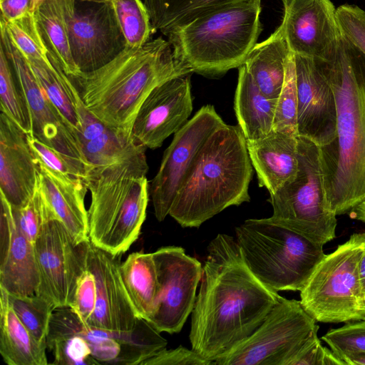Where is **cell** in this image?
Here are the masks:
<instances>
[{
    "mask_svg": "<svg viewBox=\"0 0 365 365\" xmlns=\"http://www.w3.org/2000/svg\"><path fill=\"white\" fill-rule=\"evenodd\" d=\"M70 88L81 124L78 138L92 167L106 166L145 155V148L108 126L86 107L71 80Z\"/></svg>",
    "mask_w": 365,
    "mask_h": 365,
    "instance_id": "cell-23",
    "label": "cell"
},
{
    "mask_svg": "<svg viewBox=\"0 0 365 365\" xmlns=\"http://www.w3.org/2000/svg\"><path fill=\"white\" fill-rule=\"evenodd\" d=\"M1 45L11 62L18 84L26 101L32 124V135L67 158L86 178L92 166L81 144L38 83L21 53L1 30Z\"/></svg>",
    "mask_w": 365,
    "mask_h": 365,
    "instance_id": "cell-14",
    "label": "cell"
},
{
    "mask_svg": "<svg viewBox=\"0 0 365 365\" xmlns=\"http://www.w3.org/2000/svg\"><path fill=\"white\" fill-rule=\"evenodd\" d=\"M300 301L282 297L244 341L217 358V365H288L319 326Z\"/></svg>",
    "mask_w": 365,
    "mask_h": 365,
    "instance_id": "cell-10",
    "label": "cell"
},
{
    "mask_svg": "<svg viewBox=\"0 0 365 365\" xmlns=\"http://www.w3.org/2000/svg\"><path fill=\"white\" fill-rule=\"evenodd\" d=\"M235 234L248 268L277 292L301 291L325 256L322 245L269 218L247 220Z\"/></svg>",
    "mask_w": 365,
    "mask_h": 365,
    "instance_id": "cell-7",
    "label": "cell"
},
{
    "mask_svg": "<svg viewBox=\"0 0 365 365\" xmlns=\"http://www.w3.org/2000/svg\"><path fill=\"white\" fill-rule=\"evenodd\" d=\"M245 0H143L154 31L173 30L222 7Z\"/></svg>",
    "mask_w": 365,
    "mask_h": 365,
    "instance_id": "cell-31",
    "label": "cell"
},
{
    "mask_svg": "<svg viewBox=\"0 0 365 365\" xmlns=\"http://www.w3.org/2000/svg\"><path fill=\"white\" fill-rule=\"evenodd\" d=\"M359 274L362 288L365 294V243L359 263Z\"/></svg>",
    "mask_w": 365,
    "mask_h": 365,
    "instance_id": "cell-49",
    "label": "cell"
},
{
    "mask_svg": "<svg viewBox=\"0 0 365 365\" xmlns=\"http://www.w3.org/2000/svg\"><path fill=\"white\" fill-rule=\"evenodd\" d=\"M224 124L214 106L206 105L175 133L149 185L158 221L169 215L178 191L207 138Z\"/></svg>",
    "mask_w": 365,
    "mask_h": 365,
    "instance_id": "cell-15",
    "label": "cell"
},
{
    "mask_svg": "<svg viewBox=\"0 0 365 365\" xmlns=\"http://www.w3.org/2000/svg\"><path fill=\"white\" fill-rule=\"evenodd\" d=\"M88 241L76 244L63 224L53 218L43 225L34 243L39 273L36 294L55 309L69 307L73 302L78 278L86 269Z\"/></svg>",
    "mask_w": 365,
    "mask_h": 365,
    "instance_id": "cell-13",
    "label": "cell"
},
{
    "mask_svg": "<svg viewBox=\"0 0 365 365\" xmlns=\"http://www.w3.org/2000/svg\"><path fill=\"white\" fill-rule=\"evenodd\" d=\"M118 22L130 48L150 41L154 30L146 7L140 0H112Z\"/></svg>",
    "mask_w": 365,
    "mask_h": 365,
    "instance_id": "cell-35",
    "label": "cell"
},
{
    "mask_svg": "<svg viewBox=\"0 0 365 365\" xmlns=\"http://www.w3.org/2000/svg\"><path fill=\"white\" fill-rule=\"evenodd\" d=\"M192 111L190 74L170 78L153 89L142 103L132 138L145 148H158L188 121Z\"/></svg>",
    "mask_w": 365,
    "mask_h": 365,
    "instance_id": "cell-18",
    "label": "cell"
},
{
    "mask_svg": "<svg viewBox=\"0 0 365 365\" xmlns=\"http://www.w3.org/2000/svg\"><path fill=\"white\" fill-rule=\"evenodd\" d=\"M148 170L143 155L93 167L88 173V237L95 246L121 255L138 239L149 201Z\"/></svg>",
    "mask_w": 365,
    "mask_h": 365,
    "instance_id": "cell-6",
    "label": "cell"
},
{
    "mask_svg": "<svg viewBox=\"0 0 365 365\" xmlns=\"http://www.w3.org/2000/svg\"><path fill=\"white\" fill-rule=\"evenodd\" d=\"M38 172L27 134L1 111L0 193L12 207L25 205L36 190Z\"/></svg>",
    "mask_w": 365,
    "mask_h": 365,
    "instance_id": "cell-21",
    "label": "cell"
},
{
    "mask_svg": "<svg viewBox=\"0 0 365 365\" xmlns=\"http://www.w3.org/2000/svg\"><path fill=\"white\" fill-rule=\"evenodd\" d=\"M350 214L352 218L365 223V200L356 206Z\"/></svg>",
    "mask_w": 365,
    "mask_h": 365,
    "instance_id": "cell-47",
    "label": "cell"
},
{
    "mask_svg": "<svg viewBox=\"0 0 365 365\" xmlns=\"http://www.w3.org/2000/svg\"><path fill=\"white\" fill-rule=\"evenodd\" d=\"M48 60L26 59L38 83L78 138L81 124L70 88L71 79L48 54Z\"/></svg>",
    "mask_w": 365,
    "mask_h": 365,
    "instance_id": "cell-32",
    "label": "cell"
},
{
    "mask_svg": "<svg viewBox=\"0 0 365 365\" xmlns=\"http://www.w3.org/2000/svg\"><path fill=\"white\" fill-rule=\"evenodd\" d=\"M213 361L201 356L194 349L182 346L173 349H162L141 365H210Z\"/></svg>",
    "mask_w": 365,
    "mask_h": 365,
    "instance_id": "cell-45",
    "label": "cell"
},
{
    "mask_svg": "<svg viewBox=\"0 0 365 365\" xmlns=\"http://www.w3.org/2000/svg\"><path fill=\"white\" fill-rule=\"evenodd\" d=\"M73 61L80 73L105 66L128 46L112 0H63Z\"/></svg>",
    "mask_w": 365,
    "mask_h": 365,
    "instance_id": "cell-11",
    "label": "cell"
},
{
    "mask_svg": "<svg viewBox=\"0 0 365 365\" xmlns=\"http://www.w3.org/2000/svg\"><path fill=\"white\" fill-rule=\"evenodd\" d=\"M34 14L48 54L68 76L78 75L80 71L71 54L63 0H43Z\"/></svg>",
    "mask_w": 365,
    "mask_h": 365,
    "instance_id": "cell-29",
    "label": "cell"
},
{
    "mask_svg": "<svg viewBox=\"0 0 365 365\" xmlns=\"http://www.w3.org/2000/svg\"><path fill=\"white\" fill-rule=\"evenodd\" d=\"M322 339L344 361L351 356L364 354L365 317L330 329L322 336Z\"/></svg>",
    "mask_w": 365,
    "mask_h": 365,
    "instance_id": "cell-39",
    "label": "cell"
},
{
    "mask_svg": "<svg viewBox=\"0 0 365 365\" xmlns=\"http://www.w3.org/2000/svg\"><path fill=\"white\" fill-rule=\"evenodd\" d=\"M153 255L158 288L148 322L160 332L178 333L194 308L202 267L180 247H163Z\"/></svg>",
    "mask_w": 365,
    "mask_h": 365,
    "instance_id": "cell-12",
    "label": "cell"
},
{
    "mask_svg": "<svg viewBox=\"0 0 365 365\" xmlns=\"http://www.w3.org/2000/svg\"><path fill=\"white\" fill-rule=\"evenodd\" d=\"M299 170L295 178L269 195L272 222L324 245L336 236V215L325 193L320 148L298 135Z\"/></svg>",
    "mask_w": 365,
    "mask_h": 365,
    "instance_id": "cell-9",
    "label": "cell"
},
{
    "mask_svg": "<svg viewBox=\"0 0 365 365\" xmlns=\"http://www.w3.org/2000/svg\"><path fill=\"white\" fill-rule=\"evenodd\" d=\"M288 365H346L330 349L322 346L317 333L299 349Z\"/></svg>",
    "mask_w": 365,
    "mask_h": 365,
    "instance_id": "cell-43",
    "label": "cell"
},
{
    "mask_svg": "<svg viewBox=\"0 0 365 365\" xmlns=\"http://www.w3.org/2000/svg\"><path fill=\"white\" fill-rule=\"evenodd\" d=\"M37 163L40 188L57 218L76 244L90 240L88 210L85 207L88 190L85 181L52 171L38 161Z\"/></svg>",
    "mask_w": 365,
    "mask_h": 365,
    "instance_id": "cell-24",
    "label": "cell"
},
{
    "mask_svg": "<svg viewBox=\"0 0 365 365\" xmlns=\"http://www.w3.org/2000/svg\"><path fill=\"white\" fill-rule=\"evenodd\" d=\"M1 111L6 113L25 133L32 134L30 112L18 84L11 62L0 45Z\"/></svg>",
    "mask_w": 365,
    "mask_h": 365,
    "instance_id": "cell-33",
    "label": "cell"
},
{
    "mask_svg": "<svg viewBox=\"0 0 365 365\" xmlns=\"http://www.w3.org/2000/svg\"><path fill=\"white\" fill-rule=\"evenodd\" d=\"M120 274L130 300L139 318L148 321L158 288L153 253L133 252L121 262Z\"/></svg>",
    "mask_w": 365,
    "mask_h": 365,
    "instance_id": "cell-30",
    "label": "cell"
},
{
    "mask_svg": "<svg viewBox=\"0 0 365 365\" xmlns=\"http://www.w3.org/2000/svg\"><path fill=\"white\" fill-rule=\"evenodd\" d=\"M297 90L298 135L319 148L336 136V106L334 91L319 59L294 55Z\"/></svg>",
    "mask_w": 365,
    "mask_h": 365,
    "instance_id": "cell-19",
    "label": "cell"
},
{
    "mask_svg": "<svg viewBox=\"0 0 365 365\" xmlns=\"http://www.w3.org/2000/svg\"><path fill=\"white\" fill-rule=\"evenodd\" d=\"M96 294L95 277L86 268L78 278L74 299L69 307L86 323L95 310Z\"/></svg>",
    "mask_w": 365,
    "mask_h": 365,
    "instance_id": "cell-44",
    "label": "cell"
},
{
    "mask_svg": "<svg viewBox=\"0 0 365 365\" xmlns=\"http://www.w3.org/2000/svg\"><path fill=\"white\" fill-rule=\"evenodd\" d=\"M120 256L95 246L90 240L86 244V268L95 277L97 292L95 310L87 324L107 331L130 332L140 318L122 280Z\"/></svg>",
    "mask_w": 365,
    "mask_h": 365,
    "instance_id": "cell-20",
    "label": "cell"
},
{
    "mask_svg": "<svg viewBox=\"0 0 365 365\" xmlns=\"http://www.w3.org/2000/svg\"><path fill=\"white\" fill-rule=\"evenodd\" d=\"M8 302L16 315L34 339L46 346V337L54 306L36 295L17 296L7 292Z\"/></svg>",
    "mask_w": 365,
    "mask_h": 365,
    "instance_id": "cell-34",
    "label": "cell"
},
{
    "mask_svg": "<svg viewBox=\"0 0 365 365\" xmlns=\"http://www.w3.org/2000/svg\"><path fill=\"white\" fill-rule=\"evenodd\" d=\"M262 0H245L201 16L170 31L175 58L192 73L220 76L243 65L262 31Z\"/></svg>",
    "mask_w": 365,
    "mask_h": 365,
    "instance_id": "cell-5",
    "label": "cell"
},
{
    "mask_svg": "<svg viewBox=\"0 0 365 365\" xmlns=\"http://www.w3.org/2000/svg\"><path fill=\"white\" fill-rule=\"evenodd\" d=\"M191 73L175 58L170 42L158 37L139 48L127 46L101 68L69 78L96 118L133 138L136 115L152 90L170 78Z\"/></svg>",
    "mask_w": 365,
    "mask_h": 365,
    "instance_id": "cell-3",
    "label": "cell"
},
{
    "mask_svg": "<svg viewBox=\"0 0 365 365\" xmlns=\"http://www.w3.org/2000/svg\"><path fill=\"white\" fill-rule=\"evenodd\" d=\"M280 24L288 48L294 55L328 61L340 46L342 35L336 9L330 0H282Z\"/></svg>",
    "mask_w": 365,
    "mask_h": 365,
    "instance_id": "cell-17",
    "label": "cell"
},
{
    "mask_svg": "<svg viewBox=\"0 0 365 365\" xmlns=\"http://www.w3.org/2000/svg\"><path fill=\"white\" fill-rule=\"evenodd\" d=\"M252 165L239 125L224 124L206 140L182 183L170 215L198 227L225 208L249 202Z\"/></svg>",
    "mask_w": 365,
    "mask_h": 365,
    "instance_id": "cell-4",
    "label": "cell"
},
{
    "mask_svg": "<svg viewBox=\"0 0 365 365\" xmlns=\"http://www.w3.org/2000/svg\"><path fill=\"white\" fill-rule=\"evenodd\" d=\"M11 207L17 230L32 243L36 241L43 225L57 218L41 190L38 181L33 196L25 205Z\"/></svg>",
    "mask_w": 365,
    "mask_h": 365,
    "instance_id": "cell-38",
    "label": "cell"
},
{
    "mask_svg": "<svg viewBox=\"0 0 365 365\" xmlns=\"http://www.w3.org/2000/svg\"><path fill=\"white\" fill-rule=\"evenodd\" d=\"M289 52L279 25L266 40L257 43L244 63L260 91L268 98H279Z\"/></svg>",
    "mask_w": 365,
    "mask_h": 365,
    "instance_id": "cell-27",
    "label": "cell"
},
{
    "mask_svg": "<svg viewBox=\"0 0 365 365\" xmlns=\"http://www.w3.org/2000/svg\"><path fill=\"white\" fill-rule=\"evenodd\" d=\"M46 347L52 351L58 365L101 364L92 355L86 341L78 334H71L46 341Z\"/></svg>",
    "mask_w": 365,
    "mask_h": 365,
    "instance_id": "cell-40",
    "label": "cell"
},
{
    "mask_svg": "<svg viewBox=\"0 0 365 365\" xmlns=\"http://www.w3.org/2000/svg\"><path fill=\"white\" fill-rule=\"evenodd\" d=\"M344 361L346 365H365V353L351 356L346 358Z\"/></svg>",
    "mask_w": 365,
    "mask_h": 365,
    "instance_id": "cell-48",
    "label": "cell"
},
{
    "mask_svg": "<svg viewBox=\"0 0 365 365\" xmlns=\"http://www.w3.org/2000/svg\"><path fill=\"white\" fill-rule=\"evenodd\" d=\"M364 243L365 232L352 234L325 255L300 291L303 308L316 322L346 323L365 317L359 274Z\"/></svg>",
    "mask_w": 365,
    "mask_h": 365,
    "instance_id": "cell-8",
    "label": "cell"
},
{
    "mask_svg": "<svg viewBox=\"0 0 365 365\" xmlns=\"http://www.w3.org/2000/svg\"><path fill=\"white\" fill-rule=\"evenodd\" d=\"M234 109L247 142L262 139L272 130L277 99L267 98L243 64L239 68Z\"/></svg>",
    "mask_w": 365,
    "mask_h": 365,
    "instance_id": "cell-26",
    "label": "cell"
},
{
    "mask_svg": "<svg viewBox=\"0 0 365 365\" xmlns=\"http://www.w3.org/2000/svg\"><path fill=\"white\" fill-rule=\"evenodd\" d=\"M322 63L336 106V138L319 148L322 170L328 203L339 215L365 200V56L342 37L335 56Z\"/></svg>",
    "mask_w": 365,
    "mask_h": 365,
    "instance_id": "cell-2",
    "label": "cell"
},
{
    "mask_svg": "<svg viewBox=\"0 0 365 365\" xmlns=\"http://www.w3.org/2000/svg\"><path fill=\"white\" fill-rule=\"evenodd\" d=\"M27 140L38 162L52 171L78 177L85 181V176L59 152L40 141L32 134H27Z\"/></svg>",
    "mask_w": 365,
    "mask_h": 365,
    "instance_id": "cell-42",
    "label": "cell"
},
{
    "mask_svg": "<svg viewBox=\"0 0 365 365\" xmlns=\"http://www.w3.org/2000/svg\"><path fill=\"white\" fill-rule=\"evenodd\" d=\"M0 354L9 365H46V345L37 342L9 304L0 287Z\"/></svg>",
    "mask_w": 365,
    "mask_h": 365,
    "instance_id": "cell-28",
    "label": "cell"
},
{
    "mask_svg": "<svg viewBox=\"0 0 365 365\" xmlns=\"http://www.w3.org/2000/svg\"><path fill=\"white\" fill-rule=\"evenodd\" d=\"M0 19L9 22L32 11V0H0Z\"/></svg>",
    "mask_w": 365,
    "mask_h": 365,
    "instance_id": "cell-46",
    "label": "cell"
},
{
    "mask_svg": "<svg viewBox=\"0 0 365 365\" xmlns=\"http://www.w3.org/2000/svg\"><path fill=\"white\" fill-rule=\"evenodd\" d=\"M336 16L342 37L365 56V11L357 6L341 5Z\"/></svg>",
    "mask_w": 365,
    "mask_h": 365,
    "instance_id": "cell-41",
    "label": "cell"
},
{
    "mask_svg": "<svg viewBox=\"0 0 365 365\" xmlns=\"http://www.w3.org/2000/svg\"><path fill=\"white\" fill-rule=\"evenodd\" d=\"M298 99L294 54L289 52L285 66L284 83L277 98L273 130L298 135Z\"/></svg>",
    "mask_w": 365,
    "mask_h": 365,
    "instance_id": "cell-37",
    "label": "cell"
},
{
    "mask_svg": "<svg viewBox=\"0 0 365 365\" xmlns=\"http://www.w3.org/2000/svg\"><path fill=\"white\" fill-rule=\"evenodd\" d=\"M0 287L9 294H36L39 273L34 245L16 228L10 203L1 193Z\"/></svg>",
    "mask_w": 365,
    "mask_h": 365,
    "instance_id": "cell-22",
    "label": "cell"
},
{
    "mask_svg": "<svg viewBox=\"0 0 365 365\" xmlns=\"http://www.w3.org/2000/svg\"><path fill=\"white\" fill-rule=\"evenodd\" d=\"M71 334L82 336L101 364H140L152 353L155 344L153 329L145 319H139L132 331L115 332L89 326L68 307L56 309L46 341Z\"/></svg>",
    "mask_w": 365,
    "mask_h": 365,
    "instance_id": "cell-16",
    "label": "cell"
},
{
    "mask_svg": "<svg viewBox=\"0 0 365 365\" xmlns=\"http://www.w3.org/2000/svg\"><path fill=\"white\" fill-rule=\"evenodd\" d=\"M297 136L272 130L262 139L247 142L259 186L267 188L269 195L275 193L297 175Z\"/></svg>",
    "mask_w": 365,
    "mask_h": 365,
    "instance_id": "cell-25",
    "label": "cell"
},
{
    "mask_svg": "<svg viewBox=\"0 0 365 365\" xmlns=\"http://www.w3.org/2000/svg\"><path fill=\"white\" fill-rule=\"evenodd\" d=\"M43 0H32V11H34L38 5ZM83 1H109L111 0H83Z\"/></svg>",
    "mask_w": 365,
    "mask_h": 365,
    "instance_id": "cell-50",
    "label": "cell"
},
{
    "mask_svg": "<svg viewBox=\"0 0 365 365\" xmlns=\"http://www.w3.org/2000/svg\"><path fill=\"white\" fill-rule=\"evenodd\" d=\"M0 27L27 60L48 59V51L38 29L34 12H29L9 22L0 19Z\"/></svg>",
    "mask_w": 365,
    "mask_h": 365,
    "instance_id": "cell-36",
    "label": "cell"
},
{
    "mask_svg": "<svg viewBox=\"0 0 365 365\" xmlns=\"http://www.w3.org/2000/svg\"><path fill=\"white\" fill-rule=\"evenodd\" d=\"M280 297L252 273L234 237L218 234L208 245L192 312V349L214 361L252 334Z\"/></svg>",
    "mask_w": 365,
    "mask_h": 365,
    "instance_id": "cell-1",
    "label": "cell"
}]
</instances>
